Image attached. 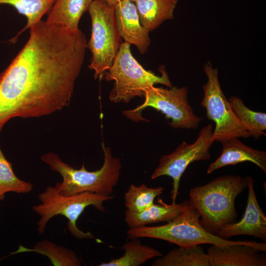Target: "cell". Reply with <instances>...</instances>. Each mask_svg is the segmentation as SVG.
Masks as SVG:
<instances>
[{"label":"cell","instance_id":"obj_1","mask_svg":"<svg viewBox=\"0 0 266 266\" xmlns=\"http://www.w3.org/2000/svg\"><path fill=\"white\" fill-rule=\"evenodd\" d=\"M87 43L79 29L40 20L0 74V133L15 117H38L67 106Z\"/></svg>","mask_w":266,"mask_h":266},{"label":"cell","instance_id":"obj_8","mask_svg":"<svg viewBox=\"0 0 266 266\" xmlns=\"http://www.w3.org/2000/svg\"><path fill=\"white\" fill-rule=\"evenodd\" d=\"M188 92L186 87L166 89L153 86L146 91L142 104L133 109L124 111L123 113L134 122L145 121L141 116L142 111L151 107L170 119L169 125L173 129H196L203 119L195 113L189 102Z\"/></svg>","mask_w":266,"mask_h":266},{"label":"cell","instance_id":"obj_19","mask_svg":"<svg viewBox=\"0 0 266 266\" xmlns=\"http://www.w3.org/2000/svg\"><path fill=\"white\" fill-rule=\"evenodd\" d=\"M153 266H209L207 253L199 245L179 247L160 257Z\"/></svg>","mask_w":266,"mask_h":266},{"label":"cell","instance_id":"obj_9","mask_svg":"<svg viewBox=\"0 0 266 266\" xmlns=\"http://www.w3.org/2000/svg\"><path fill=\"white\" fill-rule=\"evenodd\" d=\"M207 81L203 85L204 95L200 105L206 116L215 124L211 139L215 142L232 138L251 137L232 110L223 92L218 79V70L210 62L203 66Z\"/></svg>","mask_w":266,"mask_h":266},{"label":"cell","instance_id":"obj_18","mask_svg":"<svg viewBox=\"0 0 266 266\" xmlns=\"http://www.w3.org/2000/svg\"><path fill=\"white\" fill-rule=\"evenodd\" d=\"M29 252L46 256L55 266L82 265L80 260L73 251L46 239L38 241L32 248H28L20 245L18 249L10 255Z\"/></svg>","mask_w":266,"mask_h":266},{"label":"cell","instance_id":"obj_13","mask_svg":"<svg viewBox=\"0 0 266 266\" xmlns=\"http://www.w3.org/2000/svg\"><path fill=\"white\" fill-rule=\"evenodd\" d=\"M120 0L114 8L116 25L125 42L135 45L140 54L145 53L150 45L149 31L142 26L135 3Z\"/></svg>","mask_w":266,"mask_h":266},{"label":"cell","instance_id":"obj_2","mask_svg":"<svg viewBox=\"0 0 266 266\" xmlns=\"http://www.w3.org/2000/svg\"><path fill=\"white\" fill-rule=\"evenodd\" d=\"M247 187L246 177L227 175L191 188L189 201L199 212L202 227L217 235L224 227L235 222L234 200Z\"/></svg>","mask_w":266,"mask_h":266},{"label":"cell","instance_id":"obj_15","mask_svg":"<svg viewBox=\"0 0 266 266\" xmlns=\"http://www.w3.org/2000/svg\"><path fill=\"white\" fill-rule=\"evenodd\" d=\"M189 201L181 203L167 204L161 201L160 204H154L138 213L130 212L127 209L125 221L130 228H134L158 222H167L177 217L185 209Z\"/></svg>","mask_w":266,"mask_h":266},{"label":"cell","instance_id":"obj_14","mask_svg":"<svg viewBox=\"0 0 266 266\" xmlns=\"http://www.w3.org/2000/svg\"><path fill=\"white\" fill-rule=\"evenodd\" d=\"M223 149L220 156L211 163L207 170L210 174L215 170L229 165L250 162L266 173V152L252 148L243 144L238 138H229L220 141Z\"/></svg>","mask_w":266,"mask_h":266},{"label":"cell","instance_id":"obj_5","mask_svg":"<svg viewBox=\"0 0 266 266\" xmlns=\"http://www.w3.org/2000/svg\"><path fill=\"white\" fill-rule=\"evenodd\" d=\"M113 198V195L90 192L64 196L58 192L55 186H48L38 195L41 203L33 205L32 208L40 217L37 223V232L40 234H44L47 222L53 217L61 215L67 219V229L74 237L79 239L94 238L91 233L84 232L79 229L76 221L89 206H93L101 212H105L103 202Z\"/></svg>","mask_w":266,"mask_h":266},{"label":"cell","instance_id":"obj_24","mask_svg":"<svg viewBox=\"0 0 266 266\" xmlns=\"http://www.w3.org/2000/svg\"><path fill=\"white\" fill-rule=\"evenodd\" d=\"M33 189L31 183L22 180L15 175L11 163L7 160L0 148V201L4 200L7 192L27 194Z\"/></svg>","mask_w":266,"mask_h":266},{"label":"cell","instance_id":"obj_11","mask_svg":"<svg viewBox=\"0 0 266 266\" xmlns=\"http://www.w3.org/2000/svg\"><path fill=\"white\" fill-rule=\"evenodd\" d=\"M266 242L244 240L227 246L212 244L207 249L209 266H266Z\"/></svg>","mask_w":266,"mask_h":266},{"label":"cell","instance_id":"obj_17","mask_svg":"<svg viewBox=\"0 0 266 266\" xmlns=\"http://www.w3.org/2000/svg\"><path fill=\"white\" fill-rule=\"evenodd\" d=\"M93 0H56L48 12L46 21L78 29L80 19Z\"/></svg>","mask_w":266,"mask_h":266},{"label":"cell","instance_id":"obj_23","mask_svg":"<svg viewBox=\"0 0 266 266\" xmlns=\"http://www.w3.org/2000/svg\"><path fill=\"white\" fill-rule=\"evenodd\" d=\"M56 0H0V4H7L14 7L18 12L27 18V23L19 33L31 28L48 13Z\"/></svg>","mask_w":266,"mask_h":266},{"label":"cell","instance_id":"obj_6","mask_svg":"<svg viewBox=\"0 0 266 266\" xmlns=\"http://www.w3.org/2000/svg\"><path fill=\"white\" fill-rule=\"evenodd\" d=\"M199 212L189 201L185 209L173 220L164 225L144 226L128 230V237H149L174 243L179 247L202 244L227 246L244 240L231 241L218 236L205 230L199 222Z\"/></svg>","mask_w":266,"mask_h":266},{"label":"cell","instance_id":"obj_3","mask_svg":"<svg viewBox=\"0 0 266 266\" xmlns=\"http://www.w3.org/2000/svg\"><path fill=\"white\" fill-rule=\"evenodd\" d=\"M101 147L103 164L100 169L93 171H88L84 165L80 169H75L63 162L54 153L42 155L41 160L63 177L62 182L57 183L55 186L60 194L71 196L90 192L111 195L120 177L121 163L118 158L112 156L110 148L106 147L103 142Z\"/></svg>","mask_w":266,"mask_h":266},{"label":"cell","instance_id":"obj_25","mask_svg":"<svg viewBox=\"0 0 266 266\" xmlns=\"http://www.w3.org/2000/svg\"><path fill=\"white\" fill-rule=\"evenodd\" d=\"M109 5L114 7L120 0H104Z\"/></svg>","mask_w":266,"mask_h":266},{"label":"cell","instance_id":"obj_26","mask_svg":"<svg viewBox=\"0 0 266 266\" xmlns=\"http://www.w3.org/2000/svg\"><path fill=\"white\" fill-rule=\"evenodd\" d=\"M128 0L132 1H133V2H134V1L135 0Z\"/></svg>","mask_w":266,"mask_h":266},{"label":"cell","instance_id":"obj_4","mask_svg":"<svg viewBox=\"0 0 266 266\" xmlns=\"http://www.w3.org/2000/svg\"><path fill=\"white\" fill-rule=\"evenodd\" d=\"M160 75L147 70L135 60L131 51V44H120L110 68L104 73L103 79L114 80L109 98L111 102L128 103L135 97H144L146 91L155 84L172 87L165 66H161Z\"/></svg>","mask_w":266,"mask_h":266},{"label":"cell","instance_id":"obj_10","mask_svg":"<svg viewBox=\"0 0 266 266\" xmlns=\"http://www.w3.org/2000/svg\"><path fill=\"white\" fill-rule=\"evenodd\" d=\"M213 132L212 125L208 124L199 132L198 137L194 142L188 144L183 141L173 152L161 158L151 179L164 175L172 178V188L170 192L172 202H175L181 177L188 166L194 162L210 159V149L214 142L211 139Z\"/></svg>","mask_w":266,"mask_h":266},{"label":"cell","instance_id":"obj_22","mask_svg":"<svg viewBox=\"0 0 266 266\" xmlns=\"http://www.w3.org/2000/svg\"><path fill=\"white\" fill-rule=\"evenodd\" d=\"M164 188L161 186L149 188L145 184L130 185L124 196L127 210L134 213L140 212L153 205L154 199L160 196Z\"/></svg>","mask_w":266,"mask_h":266},{"label":"cell","instance_id":"obj_12","mask_svg":"<svg viewBox=\"0 0 266 266\" xmlns=\"http://www.w3.org/2000/svg\"><path fill=\"white\" fill-rule=\"evenodd\" d=\"M248 195L244 214L238 222L229 224L219 231L217 235L226 239L239 235H248L266 241V216L259 205L254 189V179L246 177Z\"/></svg>","mask_w":266,"mask_h":266},{"label":"cell","instance_id":"obj_20","mask_svg":"<svg viewBox=\"0 0 266 266\" xmlns=\"http://www.w3.org/2000/svg\"><path fill=\"white\" fill-rule=\"evenodd\" d=\"M131 239L123 245L122 249L124 250V254L122 257L98 266H138L153 258L163 256L157 249L142 244L138 238Z\"/></svg>","mask_w":266,"mask_h":266},{"label":"cell","instance_id":"obj_7","mask_svg":"<svg viewBox=\"0 0 266 266\" xmlns=\"http://www.w3.org/2000/svg\"><path fill=\"white\" fill-rule=\"evenodd\" d=\"M92 21L91 36L87 48L92 57L89 67L95 79L110 68L120 46L114 8L104 0H93L88 9Z\"/></svg>","mask_w":266,"mask_h":266},{"label":"cell","instance_id":"obj_16","mask_svg":"<svg viewBox=\"0 0 266 266\" xmlns=\"http://www.w3.org/2000/svg\"><path fill=\"white\" fill-rule=\"evenodd\" d=\"M141 24L149 32L164 21L174 18L177 0H136L134 1Z\"/></svg>","mask_w":266,"mask_h":266},{"label":"cell","instance_id":"obj_21","mask_svg":"<svg viewBox=\"0 0 266 266\" xmlns=\"http://www.w3.org/2000/svg\"><path fill=\"white\" fill-rule=\"evenodd\" d=\"M230 105L242 125L251 136L258 139L262 135H266V114L253 111L247 107L243 100L236 96L228 100Z\"/></svg>","mask_w":266,"mask_h":266}]
</instances>
